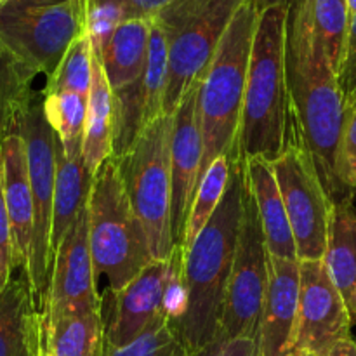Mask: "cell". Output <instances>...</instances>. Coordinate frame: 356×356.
I'll list each match as a JSON object with an SVG mask.
<instances>
[{
  "mask_svg": "<svg viewBox=\"0 0 356 356\" xmlns=\"http://www.w3.org/2000/svg\"><path fill=\"white\" fill-rule=\"evenodd\" d=\"M285 72L291 117L332 204L351 200L341 179V141L348 104L302 0L287 9Z\"/></svg>",
  "mask_w": 356,
  "mask_h": 356,
  "instance_id": "cell-1",
  "label": "cell"
},
{
  "mask_svg": "<svg viewBox=\"0 0 356 356\" xmlns=\"http://www.w3.org/2000/svg\"><path fill=\"white\" fill-rule=\"evenodd\" d=\"M245 190V159L240 153L233 160L221 204L193 245L184 252L186 306L183 316L169 327L188 356L200 353L219 337L226 291L238 245Z\"/></svg>",
  "mask_w": 356,
  "mask_h": 356,
  "instance_id": "cell-2",
  "label": "cell"
},
{
  "mask_svg": "<svg viewBox=\"0 0 356 356\" xmlns=\"http://www.w3.org/2000/svg\"><path fill=\"white\" fill-rule=\"evenodd\" d=\"M289 7H271L257 16L243 96L240 153L275 162L285 148L289 127L285 24Z\"/></svg>",
  "mask_w": 356,
  "mask_h": 356,
  "instance_id": "cell-3",
  "label": "cell"
},
{
  "mask_svg": "<svg viewBox=\"0 0 356 356\" xmlns=\"http://www.w3.org/2000/svg\"><path fill=\"white\" fill-rule=\"evenodd\" d=\"M257 16L247 2L238 7L200 82L198 117L204 152L198 181L216 159L240 148L238 132Z\"/></svg>",
  "mask_w": 356,
  "mask_h": 356,
  "instance_id": "cell-4",
  "label": "cell"
},
{
  "mask_svg": "<svg viewBox=\"0 0 356 356\" xmlns=\"http://www.w3.org/2000/svg\"><path fill=\"white\" fill-rule=\"evenodd\" d=\"M89 242L96 282L104 275L111 292L125 287L153 261L115 156L104 160L94 174L89 193Z\"/></svg>",
  "mask_w": 356,
  "mask_h": 356,
  "instance_id": "cell-5",
  "label": "cell"
},
{
  "mask_svg": "<svg viewBox=\"0 0 356 356\" xmlns=\"http://www.w3.org/2000/svg\"><path fill=\"white\" fill-rule=\"evenodd\" d=\"M245 0H170L155 17L169 47L163 113L174 115L188 90L204 79L218 45Z\"/></svg>",
  "mask_w": 356,
  "mask_h": 356,
  "instance_id": "cell-6",
  "label": "cell"
},
{
  "mask_svg": "<svg viewBox=\"0 0 356 356\" xmlns=\"http://www.w3.org/2000/svg\"><path fill=\"white\" fill-rule=\"evenodd\" d=\"M170 136L172 115H159L117 159L129 202L145 229L153 261L169 259L176 247L170 228Z\"/></svg>",
  "mask_w": 356,
  "mask_h": 356,
  "instance_id": "cell-7",
  "label": "cell"
},
{
  "mask_svg": "<svg viewBox=\"0 0 356 356\" xmlns=\"http://www.w3.org/2000/svg\"><path fill=\"white\" fill-rule=\"evenodd\" d=\"M83 31L82 0L0 2V40L24 65L47 79Z\"/></svg>",
  "mask_w": 356,
  "mask_h": 356,
  "instance_id": "cell-8",
  "label": "cell"
},
{
  "mask_svg": "<svg viewBox=\"0 0 356 356\" xmlns=\"http://www.w3.org/2000/svg\"><path fill=\"white\" fill-rule=\"evenodd\" d=\"M26 146L28 176L33 198V238L26 277L35 305L44 309L52 275L51 233L56 190V132L44 111V97L35 94L16 127Z\"/></svg>",
  "mask_w": 356,
  "mask_h": 356,
  "instance_id": "cell-9",
  "label": "cell"
},
{
  "mask_svg": "<svg viewBox=\"0 0 356 356\" xmlns=\"http://www.w3.org/2000/svg\"><path fill=\"white\" fill-rule=\"evenodd\" d=\"M282 155L271 162L294 233L299 261L323 259L332 202L294 122H289Z\"/></svg>",
  "mask_w": 356,
  "mask_h": 356,
  "instance_id": "cell-10",
  "label": "cell"
},
{
  "mask_svg": "<svg viewBox=\"0 0 356 356\" xmlns=\"http://www.w3.org/2000/svg\"><path fill=\"white\" fill-rule=\"evenodd\" d=\"M270 282V252L249 184L243 198L238 245L226 291L219 339L257 337Z\"/></svg>",
  "mask_w": 356,
  "mask_h": 356,
  "instance_id": "cell-11",
  "label": "cell"
},
{
  "mask_svg": "<svg viewBox=\"0 0 356 356\" xmlns=\"http://www.w3.org/2000/svg\"><path fill=\"white\" fill-rule=\"evenodd\" d=\"M351 325L346 301L323 259L301 261L294 353L323 356L334 344L351 336Z\"/></svg>",
  "mask_w": 356,
  "mask_h": 356,
  "instance_id": "cell-12",
  "label": "cell"
},
{
  "mask_svg": "<svg viewBox=\"0 0 356 356\" xmlns=\"http://www.w3.org/2000/svg\"><path fill=\"white\" fill-rule=\"evenodd\" d=\"M92 256L89 242V200L76 216L75 225L66 233L52 264L51 284L45 298L42 320L103 308L96 289Z\"/></svg>",
  "mask_w": 356,
  "mask_h": 356,
  "instance_id": "cell-13",
  "label": "cell"
},
{
  "mask_svg": "<svg viewBox=\"0 0 356 356\" xmlns=\"http://www.w3.org/2000/svg\"><path fill=\"white\" fill-rule=\"evenodd\" d=\"M172 264L152 261L125 287L111 292V309L104 318L108 348H122L149 330L169 323L167 291Z\"/></svg>",
  "mask_w": 356,
  "mask_h": 356,
  "instance_id": "cell-14",
  "label": "cell"
},
{
  "mask_svg": "<svg viewBox=\"0 0 356 356\" xmlns=\"http://www.w3.org/2000/svg\"><path fill=\"white\" fill-rule=\"evenodd\" d=\"M202 82V80H200ZM195 83L172 115L170 136V228L174 245H183L188 216L198 186L202 165V132L198 117V89Z\"/></svg>",
  "mask_w": 356,
  "mask_h": 356,
  "instance_id": "cell-15",
  "label": "cell"
},
{
  "mask_svg": "<svg viewBox=\"0 0 356 356\" xmlns=\"http://www.w3.org/2000/svg\"><path fill=\"white\" fill-rule=\"evenodd\" d=\"M301 261L270 256V282L261 312L259 356H292L298 327Z\"/></svg>",
  "mask_w": 356,
  "mask_h": 356,
  "instance_id": "cell-16",
  "label": "cell"
},
{
  "mask_svg": "<svg viewBox=\"0 0 356 356\" xmlns=\"http://www.w3.org/2000/svg\"><path fill=\"white\" fill-rule=\"evenodd\" d=\"M0 174L13 232L14 270L21 268L26 273L33 238V198L28 176L26 146L17 132L3 141L0 149Z\"/></svg>",
  "mask_w": 356,
  "mask_h": 356,
  "instance_id": "cell-17",
  "label": "cell"
},
{
  "mask_svg": "<svg viewBox=\"0 0 356 356\" xmlns=\"http://www.w3.org/2000/svg\"><path fill=\"white\" fill-rule=\"evenodd\" d=\"M42 312L26 278L0 289V356H42Z\"/></svg>",
  "mask_w": 356,
  "mask_h": 356,
  "instance_id": "cell-18",
  "label": "cell"
},
{
  "mask_svg": "<svg viewBox=\"0 0 356 356\" xmlns=\"http://www.w3.org/2000/svg\"><path fill=\"white\" fill-rule=\"evenodd\" d=\"M245 172L270 256L282 257V259H299L294 233L289 222L284 198L271 162L264 159H245Z\"/></svg>",
  "mask_w": 356,
  "mask_h": 356,
  "instance_id": "cell-19",
  "label": "cell"
},
{
  "mask_svg": "<svg viewBox=\"0 0 356 356\" xmlns=\"http://www.w3.org/2000/svg\"><path fill=\"white\" fill-rule=\"evenodd\" d=\"M92 179L94 176L83 163L82 153L66 155L56 136V190L51 233L52 264L66 233L75 225L80 209L89 200Z\"/></svg>",
  "mask_w": 356,
  "mask_h": 356,
  "instance_id": "cell-20",
  "label": "cell"
},
{
  "mask_svg": "<svg viewBox=\"0 0 356 356\" xmlns=\"http://www.w3.org/2000/svg\"><path fill=\"white\" fill-rule=\"evenodd\" d=\"M152 23L146 19L124 21L111 35L99 58L111 90L131 86L143 76Z\"/></svg>",
  "mask_w": 356,
  "mask_h": 356,
  "instance_id": "cell-21",
  "label": "cell"
},
{
  "mask_svg": "<svg viewBox=\"0 0 356 356\" xmlns=\"http://www.w3.org/2000/svg\"><path fill=\"white\" fill-rule=\"evenodd\" d=\"M110 156H113V90L104 75L99 56L94 54L82 159L94 176Z\"/></svg>",
  "mask_w": 356,
  "mask_h": 356,
  "instance_id": "cell-22",
  "label": "cell"
},
{
  "mask_svg": "<svg viewBox=\"0 0 356 356\" xmlns=\"http://www.w3.org/2000/svg\"><path fill=\"white\" fill-rule=\"evenodd\" d=\"M323 263L351 315L356 294V212L351 200L332 204Z\"/></svg>",
  "mask_w": 356,
  "mask_h": 356,
  "instance_id": "cell-23",
  "label": "cell"
},
{
  "mask_svg": "<svg viewBox=\"0 0 356 356\" xmlns=\"http://www.w3.org/2000/svg\"><path fill=\"white\" fill-rule=\"evenodd\" d=\"M47 356H103L106 346L103 308L44 322Z\"/></svg>",
  "mask_w": 356,
  "mask_h": 356,
  "instance_id": "cell-24",
  "label": "cell"
},
{
  "mask_svg": "<svg viewBox=\"0 0 356 356\" xmlns=\"http://www.w3.org/2000/svg\"><path fill=\"white\" fill-rule=\"evenodd\" d=\"M37 75L0 40V149L33 99L31 82Z\"/></svg>",
  "mask_w": 356,
  "mask_h": 356,
  "instance_id": "cell-25",
  "label": "cell"
},
{
  "mask_svg": "<svg viewBox=\"0 0 356 356\" xmlns=\"http://www.w3.org/2000/svg\"><path fill=\"white\" fill-rule=\"evenodd\" d=\"M240 155V148L235 152L222 155L216 159L211 163L202 179L198 181L197 191H195L193 204H191L190 216H188L186 229H184V238H183V250L186 252L191 245H193L195 238L200 235L204 226L207 225L209 219L216 212L218 205L221 204L222 197L228 188L229 174H232L233 160Z\"/></svg>",
  "mask_w": 356,
  "mask_h": 356,
  "instance_id": "cell-26",
  "label": "cell"
},
{
  "mask_svg": "<svg viewBox=\"0 0 356 356\" xmlns=\"http://www.w3.org/2000/svg\"><path fill=\"white\" fill-rule=\"evenodd\" d=\"M42 97H44L45 117L54 129L66 155L72 156L82 153L89 96L61 90V92L42 94Z\"/></svg>",
  "mask_w": 356,
  "mask_h": 356,
  "instance_id": "cell-27",
  "label": "cell"
},
{
  "mask_svg": "<svg viewBox=\"0 0 356 356\" xmlns=\"http://www.w3.org/2000/svg\"><path fill=\"white\" fill-rule=\"evenodd\" d=\"M302 2L315 31L318 33L330 66L339 75L351 19L346 0H302Z\"/></svg>",
  "mask_w": 356,
  "mask_h": 356,
  "instance_id": "cell-28",
  "label": "cell"
},
{
  "mask_svg": "<svg viewBox=\"0 0 356 356\" xmlns=\"http://www.w3.org/2000/svg\"><path fill=\"white\" fill-rule=\"evenodd\" d=\"M92 42L87 31H83L66 51L56 72L47 79L45 89L42 94L70 92L89 96L90 82H92Z\"/></svg>",
  "mask_w": 356,
  "mask_h": 356,
  "instance_id": "cell-29",
  "label": "cell"
},
{
  "mask_svg": "<svg viewBox=\"0 0 356 356\" xmlns=\"http://www.w3.org/2000/svg\"><path fill=\"white\" fill-rule=\"evenodd\" d=\"M103 356H188L169 323L143 334L122 348L104 346Z\"/></svg>",
  "mask_w": 356,
  "mask_h": 356,
  "instance_id": "cell-30",
  "label": "cell"
},
{
  "mask_svg": "<svg viewBox=\"0 0 356 356\" xmlns=\"http://www.w3.org/2000/svg\"><path fill=\"white\" fill-rule=\"evenodd\" d=\"M341 179L350 191L356 190V99L348 104L341 141Z\"/></svg>",
  "mask_w": 356,
  "mask_h": 356,
  "instance_id": "cell-31",
  "label": "cell"
},
{
  "mask_svg": "<svg viewBox=\"0 0 356 356\" xmlns=\"http://www.w3.org/2000/svg\"><path fill=\"white\" fill-rule=\"evenodd\" d=\"M337 80H339L346 104H351L356 99V16L350 19L346 49H344L343 65H341Z\"/></svg>",
  "mask_w": 356,
  "mask_h": 356,
  "instance_id": "cell-32",
  "label": "cell"
},
{
  "mask_svg": "<svg viewBox=\"0 0 356 356\" xmlns=\"http://www.w3.org/2000/svg\"><path fill=\"white\" fill-rule=\"evenodd\" d=\"M13 232H10L9 214H7L6 198H3L2 174H0V289L6 287L13 278Z\"/></svg>",
  "mask_w": 356,
  "mask_h": 356,
  "instance_id": "cell-33",
  "label": "cell"
},
{
  "mask_svg": "<svg viewBox=\"0 0 356 356\" xmlns=\"http://www.w3.org/2000/svg\"><path fill=\"white\" fill-rule=\"evenodd\" d=\"M195 356H259L257 337H236V339H216L204 351Z\"/></svg>",
  "mask_w": 356,
  "mask_h": 356,
  "instance_id": "cell-34",
  "label": "cell"
},
{
  "mask_svg": "<svg viewBox=\"0 0 356 356\" xmlns=\"http://www.w3.org/2000/svg\"><path fill=\"white\" fill-rule=\"evenodd\" d=\"M170 0H120L124 21L146 19L153 21Z\"/></svg>",
  "mask_w": 356,
  "mask_h": 356,
  "instance_id": "cell-35",
  "label": "cell"
},
{
  "mask_svg": "<svg viewBox=\"0 0 356 356\" xmlns=\"http://www.w3.org/2000/svg\"><path fill=\"white\" fill-rule=\"evenodd\" d=\"M323 356H356V341L353 337H344L334 344Z\"/></svg>",
  "mask_w": 356,
  "mask_h": 356,
  "instance_id": "cell-36",
  "label": "cell"
},
{
  "mask_svg": "<svg viewBox=\"0 0 356 356\" xmlns=\"http://www.w3.org/2000/svg\"><path fill=\"white\" fill-rule=\"evenodd\" d=\"M249 6H252V9L257 14L264 13V10L271 9V7H289L294 0H245Z\"/></svg>",
  "mask_w": 356,
  "mask_h": 356,
  "instance_id": "cell-37",
  "label": "cell"
},
{
  "mask_svg": "<svg viewBox=\"0 0 356 356\" xmlns=\"http://www.w3.org/2000/svg\"><path fill=\"white\" fill-rule=\"evenodd\" d=\"M348 13H350V17L356 16V0H346Z\"/></svg>",
  "mask_w": 356,
  "mask_h": 356,
  "instance_id": "cell-38",
  "label": "cell"
},
{
  "mask_svg": "<svg viewBox=\"0 0 356 356\" xmlns=\"http://www.w3.org/2000/svg\"><path fill=\"white\" fill-rule=\"evenodd\" d=\"M351 320H353V325H355V323H356V294H355L353 308H351Z\"/></svg>",
  "mask_w": 356,
  "mask_h": 356,
  "instance_id": "cell-39",
  "label": "cell"
},
{
  "mask_svg": "<svg viewBox=\"0 0 356 356\" xmlns=\"http://www.w3.org/2000/svg\"><path fill=\"white\" fill-rule=\"evenodd\" d=\"M292 356H312V355H305V353H292Z\"/></svg>",
  "mask_w": 356,
  "mask_h": 356,
  "instance_id": "cell-40",
  "label": "cell"
},
{
  "mask_svg": "<svg viewBox=\"0 0 356 356\" xmlns=\"http://www.w3.org/2000/svg\"><path fill=\"white\" fill-rule=\"evenodd\" d=\"M42 356H47V355H45V351H44V355H42Z\"/></svg>",
  "mask_w": 356,
  "mask_h": 356,
  "instance_id": "cell-41",
  "label": "cell"
},
{
  "mask_svg": "<svg viewBox=\"0 0 356 356\" xmlns=\"http://www.w3.org/2000/svg\"><path fill=\"white\" fill-rule=\"evenodd\" d=\"M0 2H2V0H0Z\"/></svg>",
  "mask_w": 356,
  "mask_h": 356,
  "instance_id": "cell-42",
  "label": "cell"
}]
</instances>
